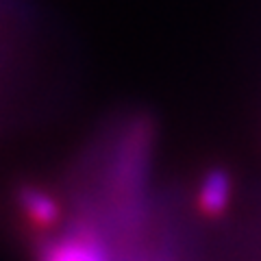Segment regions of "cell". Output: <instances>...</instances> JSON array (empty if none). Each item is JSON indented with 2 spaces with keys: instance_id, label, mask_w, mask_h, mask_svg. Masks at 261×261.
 <instances>
[{
  "instance_id": "cell-1",
  "label": "cell",
  "mask_w": 261,
  "mask_h": 261,
  "mask_svg": "<svg viewBox=\"0 0 261 261\" xmlns=\"http://www.w3.org/2000/svg\"><path fill=\"white\" fill-rule=\"evenodd\" d=\"M231 198V178L224 170H211L202 178L198 190V207L205 216H220L224 214Z\"/></svg>"
},
{
  "instance_id": "cell-3",
  "label": "cell",
  "mask_w": 261,
  "mask_h": 261,
  "mask_svg": "<svg viewBox=\"0 0 261 261\" xmlns=\"http://www.w3.org/2000/svg\"><path fill=\"white\" fill-rule=\"evenodd\" d=\"M44 261H105V252L87 235H76L57 244L44 255Z\"/></svg>"
},
{
  "instance_id": "cell-2",
  "label": "cell",
  "mask_w": 261,
  "mask_h": 261,
  "mask_svg": "<svg viewBox=\"0 0 261 261\" xmlns=\"http://www.w3.org/2000/svg\"><path fill=\"white\" fill-rule=\"evenodd\" d=\"M20 207L33 224L42 226V228L57 224L59 214H61L59 202L50 194L39 190V187H24L20 192Z\"/></svg>"
}]
</instances>
